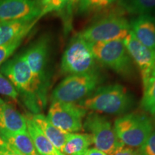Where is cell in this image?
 Segmentation results:
<instances>
[{
    "label": "cell",
    "instance_id": "1",
    "mask_svg": "<svg viewBox=\"0 0 155 155\" xmlns=\"http://www.w3.org/2000/svg\"><path fill=\"white\" fill-rule=\"evenodd\" d=\"M0 72L15 87L26 107L33 114H40L47 104V96L42 93L23 53L6 61Z\"/></svg>",
    "mask_w": 155,
    "mask_h": 155
},
{
    "label": "cell",
    "instance_id": "2",
    "mask_svg": "<svg viewBox=\"0 0 155 155\" xmlns=\"http://www.w3.org/2000/svg\"><path fill=\"white\" fill-rule=\"evenodd\" d=\"M129 91L119 83L100 86L88 97L78 103L87 111L112 115L124 114L134 105Z\"/></svg>",
    "mask_w": 155,
    "mask_h": 155
},
{
    "label": "cell",
    "instance_id": "3",
    "mask_svg": "<svg viewBox=\"0 0 155 155\" xmlns=\"http://www.w3.org/2000/svg\"><path fill=\"white\" fill-rule=\"evenodd\" d=\"M99 71L67 75L54 88L51 101L78 104L100 86Z\"/></svg>",
    "mask_w": 155,
    "mask_h": 155
},
{
    "label": "cell",
    "instance_id": "4",
    "mask_svg": "<svg viewBox=\"0 0 155 155\" xmlns=\"http://www.w3.org/2000/svg\"><path fill=\"white\" fill-rule=\"evenodd\" d=\"M129 21L120 13L111 12L77 33L90 43L124 40L130 34Z\"/></svg>",
    "mask_w": 155,
    "mask_h": 155
},
{
    "label": "cell",
    "instance_id": "5",
    "mask_svg": "<svg viewBox=\"0 0 155 155\" xmlns=\"http://www.w3.org/2000/svg\"><path fill=\"white\" fill-rule=\"evenodd\" d=\"M114 127L124 145L131 148H140L155 127L153 119L147 114L131 113L116 119Z\"/></svg>",
    "mask_w": 155,
    "mask_h": 155
},
{
    "label": "cell",
    "instance_id": "6",
    "mask_svg": "<svg viewBox=\"0 0 155 155\" xmlns=\"http://www.w3.org/2000/svg\"><path fill=\"white\" fill-rule=\"evenodd\" d=\"M90 47L98 63L122 77L129 78L133 75L135 65L124 40L90 43Z\"/></svg>",
    "mask_w": 155,
    "mask_h": 155
},
{
    "label": "cell",
    "instance_id": "7",
    "mask_svg": "<svg viewBox=\"0 0 155 155\" xmlns=\"http://www.w3.org/2000/svg\"><path fill=\"white\" fill-rule=\"evenodd\" d=\"M61 70L67 75L98 71V62L93 55L90 43L78 34L73 37L64 51Z\"/></svg>",
    "mask_w": 155,
    "mask_h": 155
},
{
    "label": "cell",
    "instance_id": "8",
    "mask_svg": "<svg viewBox=\"0 0 155 155\" xmlns=\"http://www.w3.org/2000/svg\"><path fill=\"white\" fill-rule=\"evenodd\" d=\"M83 129L89 132L95 148L108 155H112L124 145L118 138L111 122L96 112L87 114L83 121Z\"/></svg>",
    "mask_w": 155,
    "mask_h": 155
},
{
    "label": "cell",
    "instance_id": "9",
    "mask_svg": "<svg viewBox=\"0 0 155 155\" xmlns=\"http://www.w3.org/2000/svg\"><path fill=\"white\" fill-rule=\"evenodd\" d=\"M50 45V38L42 36L22 53L40 90L47 97L51 79L49 70Z\"/></svg>",
    "mask_w": 155,
    "mask_h": 155
},
{
    "label": "cell",
    "instance_id": "10",
    "mask_svg": "<svg viewBox=\"0 0 155 155\" xmlns=\"http://www.w3.org/2000/svg\"><path fill=\"white\" fill-rule=\"evenodd\" d=\"M88 111L78 104L54 101L51 103L47 118L53 124L67 134L83 129V121Z\"/></svg>",
    "mask_w": 155,
    "mask_h": 155
},
{
    "label": "cell",
    "instance_id": "11",
    "mask_svg": "<svg viewBox=\"0 0 155 155\" xmlns=\"http://www.w3.org/2000/svg\"><path fill=\"white\" fill-rule=\"evenodd\" d=\"M124 42L135 66L138 68L144 88L155 78V50L143 45L131 32Z\"/></svg>",
    "mask_w": 155,
    "mask_h": 155
},
{
    "label": "cell",
    "instance_id": "12",
    "mask_svg": "<svg viewBox=\"0 0 155 155\" xmlns=\"http://www.w3.org/2000/svg\"><path fill=\"white\" fill-rule=\"evenodd\" d=\"M38 0H0V22L40 19Z\"/></svg>",
    "mask_w": 155,
    "mask_h": 155
},
{
    "label": "cell",
    "instance_id": "13",
    "mask_svg": "<svg viewBox=\"0 0 155 155\" xmlns=\"http://www.w3.org/2000/svg\"><path fill=\"white\" fill-rule=\"evenodd\" d=\"M27 131L26 117L0 98V136Z\"/></svg>",
    "mask_w": 155,
    "mask_h": 155
},
{
    "label": "cell",
    "instance_id": "14",
    "mask_svg": "<svg viewBox=\"0 0 155 155\" xmlns=\"http://www.w3.org/2000/svg\"><path fill=\"white\" fill-rule=\"evenodd\" d=\"M131 33L145 47L155 50V17L135 16L129 21Z\"/></svg>",
    "mask_w": 155,
    "mask_h": 155
},
{
    "label": "cell",
    "instance_id": "15",
    "mask_svg": "<svg viewBox=\"0 0 155 155\" xmlns=\"http://www.w3.org/2000/svg\"><path fill=\"white\" fill-rule=\"evenodd\" d=\"M17 20L0 22V45L9 43L19 38H25L38 22Z\"/></svg>",
    "mask_w": 155,
    "mask_h": 155
},
{
    "label": "cell",
    "instance_id": "16",
    "mask_svg": "<svg viewBox=\"0 0 155 155\" xmlns=\"http://www.w3.org/2000/svg\"><path fill=\"white\" fill-rule=\"evenodd\" d=\"M30 116L45 137L62 152L68 134L64 132L55 127L48 119L47 116H44L43 114H36Z\"/></svg>",
    "mask_w": 155,
    "mask_h": 155
},
{
    "label": "cell",
    "instance_id": "17",
    "mask_svg": "<svg viewBox=\"0 0 155 155\" xmlns=\"http://www.w3.org/2000/svg\"><path fill=\"white\" fill-rule=\"evenodd\" d=\"M26 119L27 131L32 138L39 155H64L45 137L30 116L26 117Z\"/></svg>",
    "mask_w": 155,
    "mask_h": 155
},
{
    "label": "cell",
    "instance_id": "18",
    "mask_svg": "<svg viewBox=\"0 0 155 155\" xmlns=\"http://www.w3.org/2000/svg\"><path fill=\"white\" fill-rule=\"evenodd\" d=\"M91 144L89 134L71 133L67 136L62 153L64 155H85Z\"/></svg>",
    "mask_w": 155,
    "mask_h": 155
},
{
    "label": "cell",
    "instance_id": "19",
    "mask_svg": "<svg viewBox=\"0 0 155 155\" xmlns=\"http://www.w3.org/2000/svg\"><path fill=\"white\" fill-rule=\"evenodd\" d=\"M7 144L22 155H39L28 131L2 136Z\"/></svg>",
    "mask_w": 155,
    "mask_h": 155
},
{
    "label": "cell",
    "instance_id": "20",
    "mask_svg": "<svg viewBox=\"0 0 155 155\" xmlns=\"http://www.w3.org/2000/svg\"><path fill=\"white\" fill-rule=\"evenodd\" d=\"M116 3L122 11L128 14L155 17V0H117Z\"/></svg>",
    "mask_w": 155,
    "mask_h": 155
},
{
    "label": "cell",
    "instance_id": "21",
    "mask_svg": "<svg viewBox=\"0 0 155 155\" xmlns=\"http://www.w3.org/2000/svg\"><path fill=\"white\" fill-rule=\"evenodd\" d=\"M117 0H80L76 15H89L98 13L111 7Z\"/></svg>",
    "mask_w": 155,
    "mask_h": 155
},
{
    "label": "cell",
    "instance_id": "22",
    "mask_svg": "<svg viewBox=\"0 0 155 155\" xmlns=\"http://www.w3.org/2000/svg\"><path fill=\"white\" fill-rule=\"evenodd\" d=\"M141 108L152 115L155 114V78L143 88Z\"/></svg>",
    "mask_w": 155,
    "mask_h": 155
},
{
    "label": "cell",
    "instance_id": "23",
    "mask_svg": "<svg viewBox=\"0 0 155 155\" xmlns=\"http://www.w3.org/2000/svg\"><path fill=\"white\" fill-rule=\"evenodd\" d=\"M40 7V19L51 12H61L65 10L68 0H38Z\"/></svg>",
    "mask_w": 155,
    "mask_h": 155
},
{
    "label": "cell",
    "instance_id": "24",
    "mask_svg": "<svg viewBox=\"0 0 155 155\" xmlns=\"http://www.w3.org/2000/svg\"><path fill=\"white\" fill-rule=\"evenodd\" d=\"M79 2L80 0H68L65 10L62 13L65 33H68L72 29L73 17L76 15Z\"/></svg>",
    "mask_w": 155,
    "mask_h": 155
},
{
    "label": "cell",
    "instance_id": "25",
    "mask_svg": "<svg viewBox=\"0 0 155 155\" xmlns=\"http://www.w3.org/2000/svg\"><path fill=\"white\" fill-rule=\"evenodd\" d=\"M25 38H19L9 43L0 45V67L8 61V59L14 54L17 48L20 46Z\"/></svg>",
    "mask_w": 155,
    "mask_h": 155
},
{
    "label": "cell",
    "instance_id": "26",
    "mask_svg": "<svg viewBox=\"0 0 155 155\" xmlns=\"http://www.w3.org/2000/svg\"><path fill=\"white\" fill-rule=\"evenodd\" d=\"M0 94L17 100L19 95L8 79L0 72Z\"/></svg>",
    "mask_w": 155,
    "mask_h": 155
},
{
    "label": "cell",
    "instance_id": "27",
    "mask_svg": "<svg viewBox=\"0 0 155 155\" xmlns=\"http://www.w3.org/2000/svg\"><path fill=\"white\" fill-rule=\"evenodd\" d=\"M139 151L141 155H155V127Z\"/></svg>",
    "mask_w": 155,
    "mask_h": 155
},
{
    "label": "cell",
    "instance_id": "28",
    "mask_svg": "<svg viewBox=\"0 0 155 155\" xmlns=\"http://www.w3.org/2000/svg\"><path fill=\"white\" fill-rule=\"evenodd\" d=\"M112 155H141L139 150H134L133 148L123 145L118 148Z\"/></svg>",
    "mask_w": 155,
    "mask_h": 155
},
{
    "label": "cell",
    "instance_id": "29",
    "mask_svg": "<svg viewBox=\"0 0 155 155\" xmlns=\"http://www.w3.org/2000/svg\"><path fill=\"white\" fill-rule=\"evenodd\" d=\"M0 155H22L9 144L0 147Z\"/></svg>",
    "mask_w": 155,
    "mask_h": 155
},
{
    "label": "cell",
    "instance_id": "30",
    "mask_svg": "<svg viewBox=\"0 0 155 155\" xmlns=\"http://www.w3.org/2000/svg\"><path fill=\"white\" fill-rule=\"evenodd\" d=\"M85 155H108L106 153L101 152V151L97 150L96 148H91L89 149L88 152L86 153Z\"/></svg>",
    "mask_w": 155,
    "mask_h": 155
},
{
    "label": "cell",
    "instance_id": "31",
    "mask_svg": "<svg viewBox=\"0 0 155 155\" xmlns=\"http://www.w3.org/2000/svg\"><path fill=\"white\" fill-rule=\"evenodd\" d=\"M7 142L5 140V139L3 138L2 136H0V147H4V146H6V145H7Z\"/></svg>",
    "mask_w": 155,
    "mask_h": 155
},
{
    "label": "cell",
    "instance_id": "32",
    "mask_svg": "<svg viewBox=\"0 0 155 155\" xmlns=\"http://www.w3.org/2000/svg\"><path fill=\"white\" fill-rule=\"evenodd\" d=\"M152 116H153V121H154V123L155 124V114H154V115H152Z\"/></svg>",
    "mask_w": 155,
    "mask_h": 155
}]
</instances>
